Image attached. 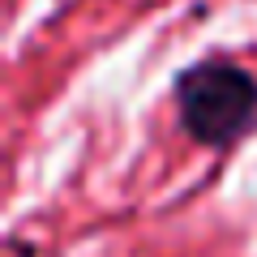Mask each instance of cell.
Wrapping results in <instances>:
<instances>
[{
	"instance_id": "obj_1",
	"label": "cell",
	"mask_w": 257,
	"mask_h": 257,
	"mask_svg": "<svg viewBox=\"0 0 257 257\" xmlns=\"http://www.w3.org/2000/svg\"><path fill=\"white\" fill-rule=\"evenodd\" d=\"M180 124L206 146H227L257 120V77L236 64H197L176 86Z\"/></svg>"
}]
</instances>
